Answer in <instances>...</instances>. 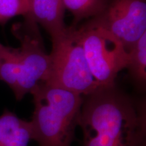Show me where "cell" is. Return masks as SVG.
<instances>
[{
	"mask_svg": "<svg viewBox=\"0 0 146 146\" xmlns=\"http://www.w3.org/2000/svg\"><path fill=\"white\" fill-rule=\"evenodd\" d=\"M145 100L101 86L83 96L78 124L83 146H145Z\"/></svg>",
	"mask_w": 146,
	"mask_h": 146,
	"instance_id": "6da1fadb",
	"label": "cell"
},
{
	"mask_svg": "<svg viewBox=\"0 0 146 146\" xmlns=\"http://www.w3.org/2000/svg\"><path fill=\"white\" fill-rule=\"evenodd\" d=\"M12 33L21 45L12 48L0 43V81L10 87L16 100H21L47 81L50 59L38 25L30 18L15 24Z\"/></svg>",
	"mask_w": 146,
	"mask_h": 146,
	"instance_id": "7a4b0ae2",
	"label": "cell"
},
{
	"mask_svg": "<svg viewBox=\"0 0 146 146\" xmlns=\"http://www.w3.org/2000/svg\"><path fill=\"white\" fill-rule=\"evenodd\" d=\"M31 94L33 140L39 146H71L83 96L46 83L39 84Z\"/></svg>",
	"mask_w": 146,
	"mask_h": 146,
	"instance_id": "3957f363",
	"label": "cell"
},
{
	"mask_svg": "<svg viewBox=\"0 0 146 146\" xmlns=\"http://www.w3.org/2000/svg\"><path fill=\"white\" fill-rule=\"evenodd\" d=\"M49 55L50 68L46 83L83 96L101 87L89 68L76 27H68L64 34L52 40Z\"/></svg>",
	"mask_w": 146,
	"mask_h": 146,
	"instance_id": "277c9868",
	"label": "cell"
},
{
	"mask_svg": "<svg viewBox=\"0 0 146 146\" xmlns=\"http://www.w3.org/2000/svg\"><path fill=\"white\" fill-rule=\"evenodd\" d=\"M91 74L101 86L116 85L120 71L127 68L129 52L119 39L102 27L87 22L77 29Z\"/></svg>",
	"mask_w": 146,
	"mask_h": 146,
	"instance_id": "5b68a950",
	"label": "cell"
},
{
	"mask_svg": "<svg viewBox=\"0 0 146 146\" xmlns=\"http://www.w3.org/2000/svg\"><path fill=\"white\" fill-rule=\"evenodd\" d=\"M87 23L108 31L129 52L146 33V1L108 0L104 10Z\"/></svg>",
	"mask_w": 146,
	"mask_h": 146,
	"instance_id": "8992f818",
	"label": "cell"
},
{
	"mask_svg": "<svg viewBox=\"0 0 146 146\" xmlns=\"http://www.w3.org/2000/svg\"><path fill=\"white\" fill-rule=\"evenodd\" d=\"M64 12L62 0H30V13L27 17L41 25L52 41L64 34L68 28L64 21Z\"/></svg>",
	"mask_w": 146,
	"mask_h": 146,
	"instance_id": "52a82bcc",
	"label": "cell"
},
{
	"mask_svg": "<svg viewBox=\"0 0 146 146\" xmlns=\"http://www.w3.org/2000/svg\"><path fill=\"white\" fill-rule=\"evenodd\" d=\"M31 140H33L31 122L21 119L5 110L0 115V146H28Z\"/></svg>",
	"mask_w": 146,
	"mask_h": 146,
	"instance_id": "ba28073f",
	"label": "cell"
},
{
	"mask_svg": "<svg viewBox=\"0 0 146 146\" xmlns=\"http://www.w3.org/2000/svg\"><path fill=\"white\" fill-rule=\"evenodd\" d=\"M128 52L129 63L127 68L137 87L143 89L146 82V33Z\"/></svg>",
	"mask_w": 146,
	"mask_h": 146,
	"instance_id": "9c48e42d",
	"label": "cell"
},
{
	"mask_svg": "<svg viewBox=\"0 0 146 146\" xmlns=\"http://www.w3.org/2000/svg\"><path fill=\"white\" fill-rule=\"evenodd\" d=\"M108 2V0H62L64 10L73 16L72 27H76L82 20L98 15Z\"/></svg>",
	"mask_w": 146,
	"mask_h": 146,
	"instance_id": "30bf717a",
	"label": "cell"
},
{
	"mask_svg": "<svg viewBox=\"0 0 146 146\" xmlns=\"http://www.w3.org/2000/svg\"><path fill=\"white\" fill-rule=\"evenodd\" d=\"M30 13V0H0V24L6 23L18 16L27 17Z\"/></svg>",
	"mask_w": 146,
	"mask_h": 146,
	"instance_id": "8fae6325",
	"label": "cell"
},
{
	"mask_svg": "<svg viewBox=\"0 0 146 146\" xmlns=\"http://www.w3.org/2000/svg\"></svg>",
	"mask_w": 146,
	"mask_h": 146,
	"instance_id": "7c38bea8",
	"label": "cell"
}]
</instances>
